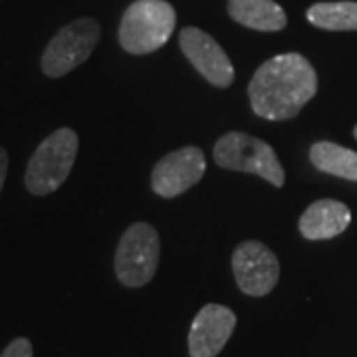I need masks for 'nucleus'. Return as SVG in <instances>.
I'll use <instances>...</instances> for the list:
<instances>
[{
	"instance_id": "8",
	"label": "nucleus",
	"mask_w": 357,
	"mask_h": 357,
	"mask_svg": "<svg viewBox=\"0 0 357 357\" xmlns=\"http://www.w3.org/2000/svg\"><path fill=\"white\" fill-rule=\"evenodd\" d=\"M206 171L204 153L195 147L187 145L177 151L167 153L151 173V189L163 199H175L185 191L195 187Z\"/></svg>"
},
{
	"instance_id": "2",
	"label": "nucleus",
	"mask_w": 357,
	"mask_h": 357,
	"mask_svg": "<svg viewBox=\"0 0 357 357\" xmlns=\"http://www.w3.org/2000/svg\"><path fill=\"white\" fill-rule=\"evenodd\" d=\"M175 24L177 14L167 0H135L121 18L119 44L133 56L153 54L173 36Z\"/></svg>"
},
{
	"instance_id": "7",
	"label": "nucleus",
	"mask_w": 357,
	"mask_h": 357,
	"mask_svg": "<svg viewBox=\"0 0 357 357\" xmlns=\"http://www.w3.org/2000/svg\"><path fill=\"white\" fill-rule=\"evenodd\" d=\"M232 272L241 292L252 298H262L278 284L280 262L266 244L246 241L232 252Z\"/></svg>"
},
{
	"instance_id": "10",
	"label": "nucleus",
	"mask_w": 357,
	"mask_h": 357,
	"mask_svg": "<svg viewBox=\"0 0 357 357\" xmlns=\"http://www.w3.org/2000/svg\"><path fill=\"white\" fill-rule=\"evenodd\" d=\"M236 328V314L220 304H206L199 310L189 330V356L217 357Z\"/></svg>"
},
{
	"instance_id": "16",
	"label": "nucleus",
	"mask_w": 357,
	"mask_h": 357,
	"mask_svg": "<svg viewBox=\"0 0 357 357\" xmlns=\"http://www.w3.org/2000/svg\"><path fill=\"white\" fill-rule=\"evenodd\" d=\"M6 173H8V155H6V151L0 147V191H2V187H4Z\"/></svg>"
},
{
	"instance_id": "3",
	"label": "nucleus",
	"mask_w": 357,
	"mask_h": 357,
	"mask_svg": "<svg viewBox=\"0 0 357 357\" xmlns=\"http://www.w3.org/2000/svg\"><path fill=\"white\" fill-rule=\"evenodd\" d=\"M77 147L79 141L74 129L62 128L48 135L26 167V189L36 197H46L60 189L76 163Z\"/></svg>"
},
{
	"instance_id": "15",
	"label": "nucleus",
	"mask_w": 357,
	"mask_h": 357,
	"mask_svg": "<svg viewBox=\"0 0 357 357\" xmlns=\"http://www.w3.org/2000/svg\"><path fill=\"white\" fill-rule=\"evenodd\" d=\"M34 351H32V344L30 340L26 337H16L10 344L4 347V351L0 354V357H32Z\"/></svg>"
},
{
	"instance_id": "17",
	"label": "nucleus",
	"mask_w": 357,
	"mask_h": 357,
	"mask_svg": "<svg viewBox=\"0 0 357 357\" xmlns=\"http://www.w3.org/2000/svg\"><path fill=\"white\" fill-rule=\"evenodd\" d=\"M354 135H356V139H357V126H356V128H354Z\"/></svg>"
},
{
	"instance_id": "9",
	"label": "nucleus",
	"mask_w": 357,
	"mask_h": 357,
	"mask_svg": "<svg viewBox=\"0 0 357 357\" xmlns=\"http://www.w3.org/2000/svg\"><path fill=\"white\" fill-rule=\"evenodd\" d=\"M178 46L192 68L208 84H213L215 88H229L232 84L234 79L232 62L211 34H206L201 28L187 26L178 34Z\"/></svg>"
},
{
	"instance_id": "11",
	"label": "nucleus",
	"mask_w": 357,
	"mask_h": 357,
	"mask_svg": "<svg viewBox=\"0 0 357 357\" xmlns=\"http://www.w3.org/2000/svg\"><path fill=\"white\" fill-rule=\"evenodd\" d=\"M349 222L351 211L347 204L333 199H321L307 206L306 213L300 217L298 229L307 241H328L340 236L349 227Z\"/></svg>"
},
{
	"instance_id": "5",
	"label": "nucleus",
	"mask_w": 357,
	"mask_h": 357,
	"mask_svg": "<svg viewBox=\"0 0 357 357\" xmlns=\"http://www.w3.org/2000/svg\"><path fill=\"white\" fill-rule=\"evenodd\" d=\"M161 243L159 234L149 222L131 225L115 250L117 280L128 288H141L153 280L159 268Z\"/></svg>"
},
{
	"instance_id": "1",
	"label": "nucleus",
	"mask_w": 357,
	"mask_h": 357,
	"mask_svg": "<svg viewBox=\"0 0 357 357\" xmlns=\"http://www.w3.org/2000/svg\"><path fill=\"white\" fill-rule=\"evenodd\" d=\"M318 91V74L302 54L288 52L266 60L248 86L252 112L268 121H286L300 114Z\"/></svg>"
},
{
	"instance_id": "14",
	"label": "nucleus",
	"mask_w": 357,
	"mask_h": 357,
	"mask_svg": "<svg viewBox=\"0 0 357 357\" xmlns=\"http://www.w3.org/2000/svg\"><path fill=\"white\" fill-rule=\"evenodd\" d=\"M307 22L321 30L349 32L357 30V2H316L306 10Z\"/></svg>"
},
{
	"instance_id": "4",
	"label": "nucleus",
	"mask_w": 357,
	"mask_h": 357,
	"mask_svg": "<svg viewBox=\"0 0 357 357\" xmlns=\"http://www.w3.org/2000/svg\"><path fill=\"white\" fill-rule=\"evenodd\" d=\"M215 163L227 171L258 175L274 187H284L286 173L272 145L244 131H230L215 143Z\"/></svg>"
},
{
	"instance_id": "13",
	"label": "nucleus",
	"mask_w": 357,
	"mask_h": 357,
	"mask_svg": "<svg viewBox=\"0 0 357 357\" xmlns=\"http://www.w3.org/2000/svg\"><path fill=\"white\" fill-rule=\"evenodd\" d=\"M310 161L321 173L357 183V153L332 141H318L310 149Z\"/></svg>"
},
{
	"instance_id": "12",
	"label": "nucleus",
	"mask_w": 357,
	"mask_h": 357,
	"mask_svg": "<svg viewBox=\"0 0 357 357\" xmlns=\"http://www.w3.org/2000/svg\"><path fill=\"white\" fill-rule=\"evenodd\" d=\"M227 6L234 22L252 30L278 32L288 24L284 8L274 0H229Z\"/></svg>"
},
{
	"instance_id": "6",
	"label": "nucleus",
	"mask_w": 357,
	"mask_h": 357,
	"mask_svg": "<svg viewBox=\"0 0 357 357\" xmlns=\"http://www.w3.org/2000/svg\"><path fill=\"white\" fill-rule=\"evenodd\" d=\"M102 28L93 18H77L64 26L42 56V72L48 77H62L82 66L93 54Z\"/></svg>"
}]
</instances>
